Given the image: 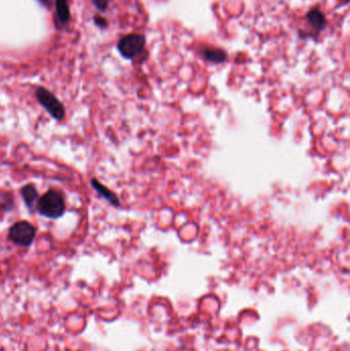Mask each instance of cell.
Segmentation results:
<instances>
[{"label": "cell", "instance_id": "cell-6", "mask_svg": "<svg viewBox=\"0 0 350 351\" xmlns=\"http://www.w3.org/2000/svg\"><path fill=\"white\" fill-rule=\"evenodd\" d=\"M91 185L94 187V189L101 195L103 196L106 200H108L111 204H113L114 206H119L120 202L119 199L117 197V195L115 193H113L110 189H108L106 186H104L101 182H99L96 179H93L91 181Z\"/></svg>", "mask_w": 350, "mask_h": 351}, {"label": "cell", "instance_id": "cell-5", "mask_svg": "<svg viewBox=\"0 0 350 351\" xmlns=\"http://www.w3.org/2000/svg\"><path fill=\"white\" fill-rule=\"evenodd\" d=\"M55 9L58 22L63 26L69 24L71 19V12H70L68 0H55Z\"/></svg>", "mask_w": 350, "mask_h": 351}, {"label": "cell", "instance_id": "cell-8", "mask_svg": "<svg viewBox=\"0 0 350 351\" xmlns=\"http://www.w3.org/2000/svg\"><path fill=\"white\" fill-rule=\"evenodd\" d=\"M21 195L23 197L25 204L28 206V208H32L35 203L37 204V201L39 199L37 189L32 184H28V185L24 186L21 189Z\"/></svg>", "mask_w": 350, "mask_h": 351}, {"label": "cell", "instance_id": "cell-2", "mask_svg": "<svg viewBox=\"0 0 350 351\" xmlns=\"http://www.w3.org/2000/svg\"><path fill=\"white\" fill-rule=\"evenodd\" d=\"M146 40L142 34H128L123 36L117 43V49L126 60H132L141 55L145 48Z\"/></svg>", "mask_w": 350, "mask_h": 351}, {"label": "cell", "instance_id": "cell-3", "mask_svg": "<svg viewBox=\"0 0 350 351\" xmlns=\"http://www.w3.org/2000/svg\"><path fill=\"white\" fill-rule=\"evenodd\" d=\"M35 236V227L27 221L17 222L9 230V239L13 244L22 248L30 247L34 241Z\"/></svg>", "mask_w": 350, "mask_h": 351}, {"label": "cell", "instance_id": "cell-7", "mask_svg": "<svg viewBox=\"0 0 350 351\" xmlns=\"http://www.w3.org/2000/svg\"><path fill=\"white\" fill-rule=\"evenodd\" d=\"M203 59L214 63V64H220L226 61L227 59V53L225 50L221 48H216V47H207L204 48L202 51Z\"/></svg>", "mask_w": 350, "mask_h": 351}, {"label": "cell", "instance_id": "cell-1", "mask_svg": "<svg viewBox=\"0 0 350 351\" xmlns=\"http://www.w3.org/2000/svg\"><path fill=\"white\" fill-rule=\"evenodd\" d=\"M36 208L38 213L49 219H59L66 212L63 195L56 190H48L39 197Z\"/></svg>", "mask_w": 350, "mask_h": 351}, {"label": "cell", "instance_id": "cell-11", "mask_svg": "<svg viewBox=\"0 0 350 351\" xmlns=\"http://www.w3.org/2000/svg\"><path fill=\"white\" fill-rule=\"evenodd\" d=\"M94 23L96 24L97 27L101 28V29H106L108 27V22L105 18H103L102 16H95L94 17Z\"/></svg>", "mask_w": 350, "mask_h": 351}, {"label": "cell", "instance_id": "cell-9", "mask_svg": "<svg viewBox=\"0 0 350 351\" xmlns=\"http://www.w3.org/2000/svg\"><path fill=\"white\" fill-rule=\"evenodd\" d=\"M306 19L309 22V24L318 31H321L326 27L327 21L325 15L318 9H314L308 12L306 15Z\"/></svg>", "mask_w": 350, "mask_h": 351}, {"label": "cell", "instance_id": "cell-10", "mask_svg": "<svg viewBox=\"0 0 350 351\" xmlns=\"http://www.w3.org/2000/svg\"><path fill=\"white\" fill-rule=\"evenodd\" d=\"M92 3L95 6V8L102 13L106 12L109 6V0H92Z\"/></svg>", "mask_w": 350, "mask_h": 351}, {"label": "cell", "instance_id": "cell-4", "mask_svg": "<svg viewBox=\"0 0 350 351\" xmlns=\"http://www.w3.org/2000/svg\"><path fill=\"white\" fill-rule=\"evenodd\" d=\"M36 98L40 105L55 118L62 120L65 117V108L58 98L45 88H38L36 91Z\"/></svg>", "mask_w": 350, "mask_h": 351}]
</instances>
